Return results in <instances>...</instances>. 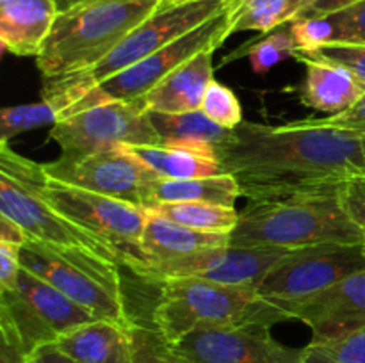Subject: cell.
Returning a JSON list of instances; mask_svg holds the SVG:
<instances>
[{
  "label": "cell",
  "mask_w": 365,
  "mask_h": 363,
  "mask_svg": "<svg viewBox=\"0 0 365 363\" xmlns=\"http://www.w3.org/2000/svg\"><path fill=\"white\" fill-rule=\"evenodd\" d=\"M214 153L248 201L312 191L365 174L362 132L324 120L285 125L242 121Z\"/></svg>",
  "instance_id": "6da1fadb"
},
{
  "label": "cell",
  "mask_w": 365,
  "mask_h": 363,
  "mask_svg": "<svg viewBox=\"0 0 365 363\" xmlns=\"http://www.w3.org/2000/svg\"><path fill=\"white\" fill-rule=\"evenodd\" d=\"M341 199V184L248 201L230 233L235 248L302 249L319 244H364Z\"/></svg>",
  "instance_id": "7a4b0ae2"
},
{
  "label": "cell",
  "mask_w": 365,
  "mask_h": 363,
  "mask_svg": "<svg viewBox=\"0 0 365 363\" xmlns=\"http://www.w3.org/2000/svg\"><path fill=\"white\" fill-rule=\"evenodd\" d=\"M160 283L150 326L170 345L200 330L266 326L292 320L285 310L267 301L255 287H237L196 278H177Z\"/></svg>",
  "instance_id": "3957f363"
},
{
  "label": "cell",
  "mask_w": 365,
  "mask_h": 363,
  "mask_svg": "<svg viewBox=\"0 0 365 363\" xmlns=\"http://www.w3.org/2000/svg\"><path fill=\"white\" fill-rule=\"evenodd\" d=\"M160 4L163 0H84L59 13L36 57L43 78L91 70Z\"/></svg>",
  "instance_id": "277c9868"
},
{
  "label": "cell",
  "mask_w": 365,
  "mask_h": 363,
  "mask_svg": "<svg viewBox=\"0 0 365 363\" xmlns=\"http://www.w3.org/2000/svg\"><path fill=\"white\" fill-rule=\"evenodd\" d=\"M43 178V164L25 159L11 149L7 142H0V214L14 221L24 230L27 241L120 263L103 242L61 216L39 196L38 184Z\"/></svg>",
  "instance_id": "5b68a950"
},
{
  "label": "cell",
  "mask_w": 365,
  "mask_h": 363,
  "mask_svg": "<svg viewBox=\"0 0 365 363\" xmlns=\"http://www.w3.org/2000/svg\"><path fill=\"white\" fill-rule=\"evenodd\" d=\"M20 263L91 312L96 319L113 320L128 327L135 324L123 298L120 263L36 241H27L21 246Z\"/></svg>",
  "instance_id": "8992f818"
},
{
  "label": "cell",
  "mask_w": 365,
  "mask_h": 363,
  "mask_svg": "<svg viewBox=\"0 0 365 363\" xmlns=\"http://www.w3.org/2000/svg\"><path fill=\"white\" fill-rule=\"evenodd\" d=\"M38 192L61 216L103 242L121 265L138 276L145 273L148 262L143 253L141 237L148 209L61 184L46 174L38 184Z\"/></svg>",
  "instance_id": "52a82bcc"
},
{
  "label": "cell",
  "mask_w": 365,
  "mask_h": 363,
  "mask_svg": "<svg viewBox=\"0 0 365 363\" xmlns=\"http://www.w3.org/2000/svg\"><path fill=\"white\" fill-rule=\"evenodd\" d=\"M50 139L68 159L116 146L163 144L143 100H114L78 109L53 125Z\"/></svg>",
  "instance_id": "ba28073f"
},
{
  "label": "cell",
  "mask_w": 365,
  "mask_h": 363,
  "mask_svg": "<svg viewBox=\"0 0 365 363\" xmlns=\"http://www.w3.org/2000/svg\"><path fill=\"white\" fill-rule=\"evenodd\" d=\"M365 269L364 244H319L292 249L257 287L259 294L287 312L289 306L321 294Z\"/></svg>",
  "instance_id": "9c48e42d"
},
{
  "label": "cell",
  "mask_w": 365,
  "mask_h": 363,
  "mask_svg": "<svg viewBox=\"0 0 365 363\" xmlns=\"http://www.w3.org/2000/svg\"><path fill=\"white\" fill-rule=\"evenodd\" d=\"M0 319L13 324L31 354L39 345L53 344L61 335L95 320L81 305L21 267L14 288H0Z\"/></svg>",
  "instance_id": "30bf717a"
},
{
  "label": "cell",
  "mask_w": 365,
  "mask_h": 363,
  "mask_svg": "<svg viewBox=\"0 0 365 363\" xmlns=\"http://www.w3.org/2000/svg\"><path fill=\"white\" fill-rule=\"evenodd\" d=\"M234 2L237 0H195L178 6H160L96 66L70 77L84 88H95L217 16Z\"/></svg>",
  "instance_id": "8fae6325"
},
{
  "label": "cell",
  "mask_w": 365,
  "mask_h": 363,
  "mask_svg": "<svg viewBox=\"0 0 365 363\" xmlns=\"http://www.w3.org/2000/svg\"><path fill=\"white\" fill-rule=\"evenodd\" d=\"M43 171L46 177L61 184L148 210L153 209L152 187L160 178L123 146L98 149L71 159L59 157L53 162L43 164Z\"/></svg>",
  "instance_id": "7c38bea8"
},
{
  "label": "cell",
  "mask_w": 365,
  "mask_h": 363,
  "mask_svg": "<svg viewBox=\"0 0 365 363\" xmlns=\"http://www.w3.org/2000/svg\"><path fill=\"white\" fill-rule=\"evenodd\" d=\"M239 4H241V0L234 2L230 7L221 11L217 16L210 18L209 21L202 23L200 27L192 28L191 32L184 34L182 38L163 46L152 56L145 57V59L132 64L127 70L120 71V73L107 78L102 84L95 85L100 98L103 102L141 100L164 77H168L171 71L191 60L192 57L203 52H216L232 36V23H234V16Z\"/></svg>",
  "instance_id": "4fadbf2b"
},
{
  "label": "cell",
  "mask_w": 365,
  "mask_h": 363,
  "mask_svg": "<svg viewBox=\"0 0 365 363\" xmlns=\"http://www.w3.org/2000/svg\"><path fill=\"white\" fill-rule=\"evenodd\" d=\"M292 249L284 248H225L203 249L195 255L153 263L143 280L164 281L177 278H196L237 287H259L271 269Z\"/></svg>",
  "instance_id": "5bb4252c"
},
{
  "label": "cell",
  "mask_w": 365,
  "mask_h": 363,
  "mask_svg": "<svg viewBox=\"0 0 365 363\" xmlns=\"http://www.w3.org/2000/svg\"><path fill=\"white\" fill-rule=\"evenodd\" d=\"M266 326L200 330L171 345L191 363H305V347L274 340Z\"/></svg>",
  "instance_id": "9a60e30c"
},
{
  "label": "cell",
  "mask_w": 365,
  "mask_h": 363,
  "mask_svg": "<svg viewBox=\"0 0 365 363\" xmlns=\"http://www.w3.org/2000/svg\"><path fill=\"white\" fill-rule=\"evenodd\" d=\"M287 313L310 327L314 344L365 330V269L349 274L314 298L289 306Z\"/></svg>",
  "instance_id": "2e32d148"
},
{
  "label": "cell",
  "mask_w": 365,
  "mask_h": 363,
  "mask_svg": "<svg viewBox=\"0 0 365 363\" xmlns=\"http://www.w3.org/2000/svg\"><path fill=\"white\" fill-rule=\"evenodd\" d=\"M56 0L0 2V43L18 57H38L57 20Z\"/></svg>",
  "instance_id": "e0dca14e"
},
{
  "label": "cell",
  "mask_w": 365,
  "mask_h": 363,
  "mask_svg": "<svg viewBox=\"0 0 365 363\" xmlns=\"http://www.w3.org/2000/svg\"><path fill=\"white\" fill-rule=\"evenodd\" d=\"M212 53H198L164 77L148 95L141 98L146 110L166 114L200 110L207 88L214 80Z\"/></svg>",
  "instance_id": "ac0fdd59"
},
{
  "label": "cell",
  "mask_w": 365,
  "mask_h": 363,
  "mask_svg": "<svg viewBox=\"0 0 365 363\" xmlns=\"http://www.w3.org/2000/svg\"><path fill=\"white\" fill-rule=\"evenodd\" d=\"M294 59L307 68L302 88L303 105L317 112H327L328 116H337L351 109L365 95L364 85L346 68L299 53H296Z\"/></svg>",
  "instance_id": "d6986e66"
},
{
  "label": "cell",
  "mask_w": 365,
  "mask_h": 363,
  "mask_svg": "<svg viewBox=\"0 0 365 363\" xmlns=\"http://www.w3.org/2000/svg\"><path fill=\"white\" fill-rule=\"evenodd\" d=\"M130 327L95 319L61 335L53 344L78 363H134Z\"/></svg>",
  "instance_id": "ffe728a7"
},
{
  "label": "cell",
  "mask_w": 365,
  "mask_h": 363,
  "mask_svg": "<svg viewBox=\"0 0 365 363\" xmlns=\"http://www.w3.org/2000/svg\"><path fill=\"white\" fill-rule=\"evenodd\" d=\"M225 246H230V233H205V231L192 230L159 216L153 210H150L141 237V248L148 262L146 269L153 263L168 262L180 256L195 255L203 249L225 248Z\"/></svg>",
  "instance_id": "44dd1931"
},
{
  "label": "cell",
  "mask_w": 365,
  "mask_h": 363,
  "mask_svg": "<svg viewBox=\"0 0 365 363\" xmlns=\"http://www.w3.org/2000/svg\"><path fill=\"white\" fill-rule=\"evenodd\" d=\"M138 157L146 167L160 178L184 180V178L217 177L225 174L223 166L209 149L189 148V146H123Z\"/></svg>",
  "instance_id": "7402d4cb"
},
{
  "label": "cell",
  "mask_w": 365,
  "mask_h": 363,
  "mask_svg": "<svg viewBox=\"0 0 365 363\" xmlns=\"http://www.w3.org/2000/svg\"><path fill=\"white\" fill-rule=\"evenodd\" d=\"M241 196V185L230 173L217 174V177L184 178V180L159 178L152 187L153 209L160 203L180 201H203L235 206V201Z\"/></svg>",
  "instance_id": "603a6c76"
},
{
  "label": "cell",
  "mask_w": 365,
  "mask_h": 363,
  "mask_svg": "<svg viewBox=\"0 0 365 363\" xmlns=\"http://www.w3.org/2000/svg\"><path fill=\"white\" fill-rule=\"evenodd\" d=\"M150 121L163 139V144L168 146H189L214 152L216 146L230 135V130L214 123L202 110L177 114L150 112Z\"/></svg>",
  "instance_id": "cb8c5ba5"
},
{
  "label": "cell",
  "mask_w": 365,
  "mask_h": 363,
  "mask_svg": "<svg viewBox=\"0 0 365 363\" xmlns=\"http://www.w3.org/2000/svg\"><path fill=\"white\" fill-rule=\"evenodd\" d=\"M75 109L73 100L61 91L43 89V100L25 105H14L2 109L0 114V142H9V139L36 130L45 125H56L70 116Z\"/></svg>",
  "instance_id": "d4e9b609"
},
{
  "label": "cell",
  "mask_w": 365,
  "mask_h": 363,
  "mask_svg": "<svg viewBox=\"0 0 365 363\" xmlns=\"http://www.w3.org/2000/svg\"><path fill=\"white\" fill-rule=\"evenodd\" d=\"M317 0H241L232 34L255 31L267 34L302 18Z\"/></svg>",
  "instance_id": "484cf974"
},
{
  "label": "cell",
  "mask_w": 365,
  "mask_h": 363,
  "mask_svg": "<svg viewBox=\"0 0 365 363\" xmlns=\"http://www.w3.org/2000/svg\"><path fill=\"white\" fill-rule=\"evenodd\" d=\"M159 216L205 233H232L239 223L235 206L214 205L203 201L160 203L153 209Z\"/></svg>",
  "instance_id": "4316f807"
},
{
  "label": "cell",
  "mask_w": 365,
  "mask_h": 363,
  "mask_svg": "<svg viewBox=\"0 0 365 363\" xmlns=\"http://www.w3.org/2000/svg\"><path fill=\"white\" fill-rule=\"evenodd\" d=\"M298 52L294 38L291 34V28L280 27L273 32H267L262 38L248 43L246 48H239L235 56L225 57L223 64L228 60L237 59L239 56H246L252 64V70L259 75H266L271 68L284 63L285 59H291Z\"/></svg>",
  "instance_id": "83f0119b"
},
{
  "label": "cell",
  "mask_w": 365,
  "mask_h": 363,
  "mask_svg": "<svg viewBox=\"0 0 365 363\" xmlns=\"http://www.w3.org/2000/svg\"><path fill=\"white\" fill-rule=\"evenodd\" d=\"M305 363H365V330L319 344L310 342Z\"/></svg>",
  "instance_id": "f1b7e54d"
},
{
  "label": "cell",
  "mask_w": 365,
  "mask_h": 363,
  "mask_svg": "<svg viewBox=\"0 0 365 363\" xmlns=\"http://www.w3.org/2000/svg\"><path fill=\"white\" fill-rule=\"evenodd\" d=\"M200 110L209 120H212L214 123L227 128V130H234L245 121L242 120V107L235 93L216 80L210 82L209 88H207Z\"/></svg>",
  "instance_id": "f546056e"
},
{
  "label": "cell",
  "mask_w": 365,
  "mask_h": 363,
  "mask_svg": "<svg viewBox=\"0 0 365 363\" xmlns=\"http://www.w3.org/2000/svg\"><path fill=\"white\" fill-rule=\"evenodd\" d=\"M134 363H191L178 354L150 324H132Z\"/></svg>",
  "instance_id": "4dcf8cb0"
},
{
  "label": "cell",
  "mask_w": 365,
  "mask_h": 363,
  "mask_svg": "<svg viewBox=\"0 0 365 363\" xmlns=\"http://www.w3.org/2000/svg\"><path fill=\"white\" fill-rule=\"evenodd\" d=\"M310 59L328 60L346 68L365 88V43H330L312 52H296Z\"/></svg>",
  "instance_id": "1f68e13d"
},
{
  "label": "cell",
  "mask_w": 365,
  "mask_h": 363,
  "mask_svg": "<svg viewBox=\"0 0 365 363\" xmlns=\"http://www.w3.org/2000/svg\"><path fill=\"white\" fill-rule=\"evenodd\" d=\"M298 52H312L334 41V27L328 16H302L289 23Z\"/></svg>",
  "instance_id": "d6a6232c"
},
{
  "label": "cell",
  "mask_w": 365,
  "mask_h": 363,
  "mask_svg": "<svg viewBox=\"0 0 365 363\" xmlns=\"http://www.w3.org/2000/svg\"><path fill=\"white\" fill-rule=\"evenodd\" d=\"M334 27L331 43H365V2L328 14Z\"/></svg>",
  "instance_id": "836d02e7"
},
{
  "label": "cell",
  "mask_w": 365,
  "mask_h": 363,
  "mask_svg": "<svg viewBox=\"0 0 365 363\" xmlns=\"http://www.w3.org/2000/svg\"><path fill=\"white\" fill-rule=\"evenodd\" d=\"M341 199L346 212L365 238V174L349 177L341 184Z\"/></svg>",
  "instance_id": "e575fe53"
},
{
  "label": "cell",
  "mask_w": 365,
  "mask_h": 363,
  "mask_svg": "<svg viewBox=\"0 0 365 363\" xmlns=\"http://www.w3.org/2000/svg\"><path fill=\"white\" fill-rule=\"evenodd\" d=\"M27 356L29 352L13 324L0 319V363H27Z\"/></svg>",
  "instance_id": "d590c367"
},
{
  "label": "cell",
  "mask_w": 365,
  "mask_h": 363,
  "mask_svg": "<svg viewBox=\"0 0 365 363\" xmlns=\"http://www.w3.org/2000/svg\"><path fill=\"white\" fill-rule=\"evenodd\" d=\"M20 249L21 246L0 242V288L2 290L16 287L21 270Z\"/></svg>",
  "instance_id": "8d00e7d4"
},
{
  "label": "cell",
  "mask_w": 365,
  "mask_h": 363,
  "mask_svg": "<svg viewBox=\"0 0 365 363\" xmlns=\"http://www.w3.org/2000/svg\"><path fill=\"white\" fill-rule=\"evenodd\" d=\"M324 121L335 125V127L365 132V95L349 110L337 114V116H328Z\"/></svg>",
  "instance_id": "74e56055"
},
{
  "label": "cell",
  "mask_w": 365,
  "mask_h": 363,
  "mask_svg": "<svg viewBox=\"0 0 365 363\" xmlns=\"http://www.w3.org/2000/svg\"><path fill=\"white\" fill-rule=\"evenodd\" d=\"M27 363H78L66 352L61 351L56 344L39 345L27 356Z\"/></svg>",
  "instance_id": "f35d334b"
},
{
  "label": "cell",
  "mask_w": 365,
  "mask_h": 363,
  "mask_svg": "<svg viewBox=\"0 0 365 363\" xmlns=\"http://www.w3.org/2000/svg\"><path fill=\"white\" fill-rule=\"evenodd\" d=\"M360 2H365V0H317L303 16H328V14L339 13V11L348 9Z\"/></svg>",
  "instance_id": "ab89813d"
},
{
  "label": "cell",
  "mask_w": 365,
  "mask_h": 363,
  "mask_svg": "<svg viewBox=\"0 0 365 363\" xmlns=\"http://www.w3.org/2000/svg\"><path fill=\"white\" fill-rule=\"evenodd\" d=\"M0 242H7V244L14 246H24L27 242L24 230L14 221L2 216V214H0Z\"/></svg>",
  "instance_id": "60d3db41"
},
{
  "label": "cell",
  "mask_w": 365,
  "mask_h": 363,
  "mask_svg": "<svg viewBox=\"0 0 365 363\" xmlns=\"http://www.w3.org/2000/svg\"><path fill=\"white\" fill-rule=\"evenodd\" d=\"M81 2H84V0H56L59 13H63V11L70 9V7L77 6V4H81Z\"/></svg>",
  "instance_id": "b9f144b4"
},
{
  "label": "cell",
  "mask_w": 365,
  "mask_h": 363,
  "mask_svg": "<svg viewBox=\"0 0 365 363\" xmlns=\"http://www.w3.org/2000/svg\"><path fill=\"white\" fill-rule=\"evenodd\" d=\"M185 2H195V0H163L160 6H178V4H185Z\"/></svg>",
  "instance_id": "7bdbcfd3"
},
{
  "label": "cell",
  "mask_w": 365,
  "mask_h": 363,
  "mask_svg": "<svg viewBox=\"0 0 365 363\" xmlns=\"http://www.w3.org/2000/svg\"><path fill=\"white\" fill-rule=\"evenodd\" d=\"M362 153H364V162H365V132H362Z\"/></svg>",
  "instance_id": "ee69618b"
},
{
  "label": "cell",
  "mask_w": 365,
  "mask_h": 363,
  "mask_svg": "<svg viewBox=\"0 0 365 363\" xmlns=\"http://www.w3.org/2000/svg\"><path fill=\"white\" fill-rule=\"evenodd\" d=\"M0 2H6V0H0Z\"/></svg>",
  "instance_id": "f6af8a7d"
}]
</instances>
